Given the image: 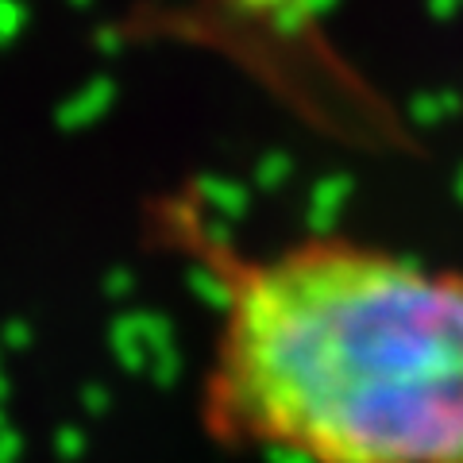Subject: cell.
Wrapping results in <instances>:
<instances>
[{
    "label": "cell",
    "mask_w": 463,
    "mask_h": 463,
    "mask_svg": "<svg viewBox=\"0 0 463 463\" xmlns=\"http://www.w3.org/2000/svg\"><path fill=\"white\" fill-rule=\"evenodd\" d=\"M163 243L205 274L201 432L282 463H463V267L344 228L248 248L190 194Z\"/></svg>",
    "instance_id": "1"
}]
</instances>
